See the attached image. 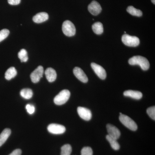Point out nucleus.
I'll return each instance as SVG.
<instances>
[{
    "instance_id": "obj_4",
    "label": "nucleus",
    "mask_w": 155,
    "mask_h": 155,
    "mask_svg": "<svg viewBox=\"0 0 155 155\" xmlns=\"http://www.w3.org/2000/svg\"><path fill=\"white\" fill-rule=\"evenodd\" d=\"M62 30L65 35L69 37L74 36L76 32L75 25L69 20L64 21L62 25Z\"/></svg>"
},
{
    "instance_id": "obj_29",
    "label": "nucleus",
    "mask_w": 155,
    "mask_h": 155,
    "mask_svg": "<svg viewBox=\"0 0 155 155\" xmlns=\"http://www.w3.org/2000/svg\"><path fill=\"white\" fill-rule=\"evenodd\" d=\"M22 151L20 149H16L14 150L9 155H21Z\"/></svg>"
},
{
    "instance_id": "obj_18",
    "label": "nucleus",
    "mask_w": 155,
    "mask_h": 155,
    "mask_svg": "<svg viewBox=\"0 0 155 155\" xmlns=\"http://www.w3.org/2000/svg\"><path fill=\"white\" fill-rule=\"evenodd\" d=\"M106 139L110 143L112 148L114 150H117L120 149V145L117 141V140L115 139L113 137H111L109 135H107L106 136Z\"/></svg>"
},
{
    "instance_id": "obj_17",
    "label": "nucleus",
    "mask_w": 155,
    "mask_h": 155,
    "mask_svg": "<svg viewBox=\"0 0 155 155\" xmlns=\"http://www.w3.org/2000/svg\"><path fill=\"white\" fill-rule=\"evenodd\" d=\"M17 75V71L14 67H10L7 70L5 74V78L7 80H10Z\"/></svg>"
},
{
    "instance_id": "obj_25",
    "label": "nucleus",
    "mask_w": 155,
    "mask_h": 155,
    "mask_svg": "<svg viewBox=\"0 0 155 155\" xmlns=\"http://www.w3.org/2000/svg\"><path fill=\"white\" fill-rule=\"evenodd\" d=\"M93 150L90 147H84L81 150V155H93Z\"/></svg>"
},
{
    "instance_id": "obj_14",
    "label": "nucleus",
    "mask_w": 155,
    "mask_h": 155,
    "mask_svg": "<svg viewBox=\"0 0 155 155\" xmlns=\"http://www.w3.org/2000/svg\"><path fill=\"white\" fill-rule=\"evenodd\" d=\"M46 77L49 82H53L56 80L57 74L55 70L52 68H48L45 72Z\"/></svg>"
},
{
    "instance_id": "obj_6",
    "label": "nucleus",
    "mask_w": 155,
    "mask_h": 155,
    "mask_svg": "<svg viewBox=\"0 0 155 155\" xmlns=\"http://www.w3.org/2000/svg\"><path fill=\"white\" fill-rule=\"evenodd\" d=\"M44 68L41 66H38L32 73L31 74L30 78L31 81L34 83H38L43 77Z\"/></svg>"
},
{
    "instance_id": "obj_16",
    "label": "nucleus",
    "mask_w": 155,
    "mask_h": 155,
    "mask_svg": "<svg viewBox=\"0 0 155 155\" xmlns=\"http://www.w3.org/2000/svg\"><path fill=\"white\" fill-rule=\"evenodd\" d=\"M11 129L9 128H5L0 134V147L5 143L11 135Z\"/></svg>"
},
{
    "instance_id": "obj_10",
    "label": "nucleus",
    "mask_w": 155,
    "mask_h": 155,
    "mask_svg": "<svg viewBox=\"0 0 155 155\" xmlns=\"http://www.w3.org/2000/svg\"><path fill=\"white\" fill-rule=\"evenodd\" d=\"M107 128L108 134H109L108 135L116 140L118 139L119 138L121 135V133L120 130L117 127L114 126V125L108 124L107 125Z\"/></svg>"
},
{
    "instance_id": "obj_7",
    "label": "nucleus",
    "mask_w": 155,
    "mask_h": 155,
    "mask_svg": "<svg viewBox=\"0 0 155 155\" xmlns=\"http://www.w3.org/2000/svg\"><path fill=\"white\" fill-rule=\"evenodd\" d=\"M66 130V127L59 124H51L48 127V131L53 134H62L65 132Z\"/></svg>"
},
{
    "instance_id": "obj_15",
    "label": "nucleus",
    "mask_w": 155,
    "mask_h": 155,
    "mask_svg": "<svg viewBox=\"0 0 155 155\" xmlns=\"http://www.w3.org/2000/svg\"><path fill=\"white\" fill-rule=\"evenodd\" d=\"M123 94L125 97H130L136 100L140 99L143 96L142 94L140 92L130 90L124 92Z\"/></svg>"
},
{
    "instance_id": "obj_11",
    "label": "nucleus",
    "mask_w": 155,
    "mask_h": 155,
    "mask_svg": "<svg viewBox=\"0 0 155 155\" xmlns=\"http://www.w3.org/2000/svg\"><path fill=\"white\" fill-rule=\"evenodd\" d=\"M88 10L91 14L94 16L98 15L102 11V8L99 3L93 1L88 6Z\"/></svg>"
},
{
    "instance_id": "obj_26",
    "label": "nucleus",
    "mask_w": 155,
    "mask_h": 155,
    "mask_svg": "<svg viewBox=\"0 0 155 155\" xmlns=\"http://www.w3.org/2000/svg\"><path fill=\"white\" fill-rule=\"evenodd\" d=\"M147 113L149 116L153 119L155 120V106L148 108L147 110Z\"/></svg>"
},
{
    "instance_id": "obj_27",
    "label": "nucleus",
    "mask_w": 155,
    "mask_h": 155,
    "mask_svg": "<svg viewBox=\"0 0 155 155\" xmlns=\"http://www.w3.org/2000/svg\"><path fill=\"white\" fill-rule=\"evenodd\" d=\"M26 110H27V112L29 114H32L35 113V108L34 106L33 105L27 104L25 107Z\"/></svg>"
},
{
    "instance_id": "obj_30",
    "label": "nucleus",
    "mask_w": 155,
    "mask_h": 155,
    "mask_svg": "<svg viewBox=\"0 0 155 155\" xmlns=\"http://www.w3.org/2000/svg\"><path fill=\"white\" fill-rule=\"evenodd\" d=\"M151 2H152V3L153 4H154V5H155V0H151Z\"/></svg>"
},
{
    "instance_id": "obj_28",
    "label": "nucleus",
    "mask_w": 155,
    "mask_h": 155,
    "mask_svg": "<svg viewBox=\"0 0 155 155\" xmlns=\"http://www.w3.org/2000/svg\"><path fill=\"white\" fill-rule=\"evenodd\" d=\"M8 2L12 5H17L20 4L21 0H8Z\"/></svg>"
},
{
    "instance_id": "obj_2",
    "label": "nucleus",
    "mask_w": 155,
    "mask_h": 155,
    "mask_svg": "<svg viewBox=\"0 0 155 155\" xmlns=\"http://www.w3.org/2000/svg\"><path fill=\"white\" fill-rule=\"evenodd\" d=\"M70 96V92L67 89L63 90L54 98V102L57 105H62L67 102Z\"/></svg>"
},
{
    "instance_id": "obj_8",
    "label": "nucleus",
    "mask_w": 155,
    "mask_h": 155,
    "mask_svg": "<svg viewBox=\"0 0 155 155\" xmlns=\"http://www.w3.org/2000/svg\"><path fill=\"white\" fill-rule=\"evenodd\" d=\"M77 112L78 115L84 120L89 121L91 119L92 114L90 110L83 107H78Z\"/></svg>"
},
{
    "instance_id": "obj_20",
    "label": "nucleus",
    "mask_w": 155,
    "mask_h": 155,
    "mask_svg": "<svg viewBox=\"0 0 155 155\" xmlns=\"http://www.w3.org/2000/svg\"><path fill=\"white\" fill-rule=\"evenodd\" d=\"M127 11L133 16L138 17L142 16V12L140 10L135 8L133 6H130L127 7Z\"/></svg>"
},
{
    "instance_id": "obj_23",
    "label": "nucleus",
    "mask_w": 155,
    "mask_h": 155,
    "mask_svg": "<svg viewBox=\"0 0 155 155\" xmlns=\"http://www.w3.org/2000/svg\"><path fill=\"white\" fill-rule=\"evenodd\" d=\"M61 150V155H70L72 153V147L70 145L65 144L62 147Z\"/></svg>"
},
{
    "instance_id": "obj_3",
    "label": "nucleus",
    "mask_w": 155,
    "mask_h": 155,
    "mask_svg": "<svg viewBox=\"0 0 155 155\" xmlns=\"http://www.w3.org/2000/svg\"><path fill=\"white\" fill-rule=\"evenodd\" d=\"M119 119L121 123L128 129L133 131L137 130V126L136 123L128 116L122 114L120 115Z\"/></svg>"
},
{
    "instance_id": "obj_1",
    "label": "nucleus",
    "mask_w": 155,
    "mask_h": 155,
    "mask_svg": "<svg viewBox=\"0 0 155 155\" xmlns=\"http://www.w3.org/2000/svg\"><path fill=\"white\" fill-rule=\"evenodd\" d=\"M128 63L131 65H139L143 70H148L150 63L147 59L140 56H135L129 59Z\"/></svg>"
},
{
    "instance_id": "obj_5",
    "label": "nucleus",
    "mask_w": 155,
    "mask_h": 155,
    "mask_svg": "<svg viewBox=\"0 0 155 155\" xmlns=\"http://www.w3.org/2000/svg\"><path fill=\"white\" fill-rule=\"evenodd\" d=\"M122 42L127 46L135 47L140 44L139 39L137 37L130 36L126 34L122 35Z\"/></svg>"
},
{
    "instance_id": "obj_24",
    "label": "nucleus",
    "mask_w": 155,
    "mask_h": 155,
    "mask_svg": "<svg viewBox=\"0 0 155 155\" xmlns=\"http://www.w3.org/2000/svg\"><path fill=\"white\" fill-rule=\"evenodd\" d=\"M10 31L7 29H2L0 31V42L2 41L8 36Z\"/></svg>"
},
{
    "instance_id": "obj_19",
    "label": "nucleus",
    "mask_w": 155,
    "mask_h": 155,
    "mask_svg": "<svg viewBox=\"0 0 155 155\" xmlns=\"http://www.w3.org/2000/svg\"><path fill=\"white\" fill-rule=\"evenodd\" d=\"M93 30L97 35L102 34L104 31L103 24L101 22H97L92 25Z\"/></svg>"
},
{
    "instance_id": "obj_9",
    "label": "nucleus",
    "mask_w": 155,
    "mask_h": 155,
    "mask_svg": "<svg viewBox=\"0 0 155 155\" xmlns=\"http://www.w3.org/2000/svg\"><path fill=\"white\" fill-rule=\"evenodd\" d=\"M91 67L95 73L101 79L103 80L105 79L107 77V73L103 67L94 63H91Z\"/></svg>"
},
{
    "instance_id": "obj_12",
    "label": "nucleus",
    "mask_w": 155,
    "mask_h": 155,
    "mask_svg": "<svg viewBox=\"0 0 155 155\" xmlns=\"http://www.w3.org/2000/svg\"><path fill=\"white\" fill-rule=\"evenodd\" d=\"M73 73L75 77L81 82L83 83H87L88 81V78L86 74L82 69L79 67H76L74 68L73 69Z\"/></svg>"
},
{
    "instance_id": "obj_13",
    "label": "nucleus",
    "mask_w": 155,
    "mask_h": 155,
    "mask_svg": "<svg viewBox=\"0 0 155 155\" xmlns=\"http://www.w3.org/2000/svg\"><path fill=\"white\" fill-rule=\"evenodd\" d=\"M49 18L48 14L45 12H41L34 16L33 21L36 23L45 22Z\"/></svg>"
},
{
    "instance_id": "obj_21",
    "label": "nucleus",
    "mask_w": 155,
    "mask_h": 155,
    "mask_svg": "<svg viewBox=\"0 0 155 155\" xmlns=\"http://www.w3.org/2000/svg\"><path fill=\"white\" fill-rule=\"evenodd\" d=\"M20 95L25 99H30L33 96V92L29 88H24L20 91Z\"/></svg>"
},
{
    "instance_id": "obj_22",
    "label": "nucleus",
    "mask_w": 155,
    "mask_h": 155,
    "mask_svg": "<svg viewBox=\"0 0 155 155\" xmlns=\"http://www.w3.org/2000/svg\"><path fill=\"white\" fill-rule=\"evenodd\" d=\"M18 56L21 62H26L28 61V53L26 50L24 49L20 50V51L18 53Z\"/></svg>"
}]
</instances>
